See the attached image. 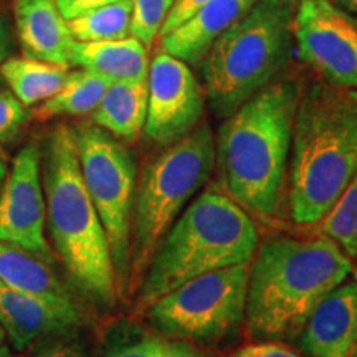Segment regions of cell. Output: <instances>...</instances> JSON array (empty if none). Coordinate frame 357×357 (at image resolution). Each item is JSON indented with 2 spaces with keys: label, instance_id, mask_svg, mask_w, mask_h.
Instances as JSON below:
<instances>
[{
  "label": "cell",
  "instance_id": "1f68e13d",
  "mask_svg": "<svg viewBox=\"0 0 357 357\" xmlns=\"http://www.w3.org/2000/svg\"><path fill=\"white\" fill-rule=\"evenodd\" d=\"M160 357H204L197 351L192 349L189 344L182 341H166L162 342V352Z\"/></svg>",
  "mask_w": 357,
  "mask_h": 357
},
{
  "label": "cell",
  "instance_id": "f546056e",
  "mask_svg": "<svg viewBox=\"0 0 357 357\" xmlns=\"http://www.w3.org/2000/svg\"><path fill=\"white\" fill-rule=\"evenodd\" d=\"M52 2L55 3L58 12L63 15L65 20H71L89 10H95L98 7L118 2V0H52Z\"/></svg>",
  "mask_w": 357,
  "mask_h": 357
},
{
  "label": "cell",
  "instance_id": "d6a6232c",
  "mask_svg": "<svg viewBox=\"0 0 357 357\" xmlns=\"http://www.w3.org/2000/svg\"><path fill=\"white\" fill-rule=\"evenodd\" d=\"M8 169H10L8 167V158H7V154L3 153L2 147H0V189H2L3 182H6Z\"/></svg>",
  "mask_w": 357,
  "mask_h": 357
},
{
  "label": "cell",
  "instance_id": "d4e9b609",
  "mask_svg": "<svg viewBox=\"0 0 357 357\" xmlns=\"http://www.w3.org/2000/svg\"><path fill=\"white\" fill-rule=\"evenodd\" d=\"M174 2L176 0H131V37L149 47L159 37Z\"/></svg>",
  "mask_w": 357,
  "mask_h": 357
},
{
  "label": "cell",
  "instance_id": "8fae6325",
  "mask_svg": "<svg viewBox=\"0 0 357 357\" xmlns=\"http://www.w3.org/2000/svg\"><path fill=\"white\" fill-rule=\"evenodd\" d=\"M204 108L205 93L190 66L160 48L147 73V139L166 147L181 141L199 126Z\"/></svg>",
  "mask_w": 357,
  "mask_h": 357
},
{
  "label": "cell",
  "instance_id": "7a4b0ae2",
  "mask_svg": "<svg viewBox=\"0 0 357 357\" xmlns=\"http://www.w3.org/2000/svg\"><path fill=\"white\" fill-rule=\"evenodd\" d=\"M247 291L253 336L280 341L298 336L316 305L352 273L351 258L329 236H273L258 245Z\"/></svg>",
  "mask_w": 357,
  "mask_h": 357
},
{
  "label": "cell",
  "instance_id": "2e32d148",
  "mask_svg": "<svg viewBox=\"0 0 357 357\" xmlns=\"http://www.w3.org/2000/svg\"><path fill=\"white\" fill-rule=\"evenodd\" d=\"M17 37L25 56L71 66L75 38L52 0H13Z\"/></svg>",
  "mask_w": 357,
  "mask_h": 357
},
{
  "label": "cell",
  "instance_id": "8992f818",
  "mask_svg": "<svg viewBox=\"0 0 357 357\" xmlns=\"http://www.w3.org/2000/svg\"><path fill=\"white\" fill-rule=\"evenodd\" d=\"M294 7L296 0H257L204 56V93L218 118L238 109L288 63Z\"/></svg>",
  "mask_w": 357,
  "mask_h": 357
},
{
  "label": "cell",
  "instance_id": "484cf974",
  "mask_svg": "<svg viewBox=\"0 0 357 357\" xmlns=\"http://www.w3.org/2000/svg\"><path fill=\"white\" fill-rule=\"evenodd\" d=\"M26 119L29 113L25 106L13 96L12 91L2 89L0 91V144L15 139Z\"/></svg>",
  "mask_w": 357,
  "mask_h": 357
},
{
  "label": "cell",
  "instance_id": "30bf717a",
  "mask_svg": "<svg viewBox=\"0 0 357 357\" xmlns=\"http://www.w3.org/2000/svg\"><path fill=\"white\" fill-rule=\"evenodd\" d=\"M293 38L298 58L324 83L357 91V15L331 0H298Z\"/></svg>",
  "mask_w": 357,
  "mask_h": 357
},
{
  "label": "cell",
  "instance_id": "5bb4252c",
  "mask_svg": "<svg viewBox=\"0 0 357 357\" xmlns=\"http://www.w3.org/2000/svg\"><path fill=\"white\" fill-rule=\"evenodd\" d=\"M357 323V283H341L316 305L306 319L301 347L310 357H351Z\"/></svg>",
  "mask_w": 357,
  "mask_h": 357
},
{
  "label": "cell",
  "instance_id": "9a60e30c",
  "mask_svg": "<svg viewBox=\"0 0 357 357\" xmlns=\"http://www.w3.org/2000/svg\"><path fill=\"white\" fill-rule=\"evenodd\" d=\"M257 0H208L189 20L160 37V47L187 65L202 63L211 47Z\"/></svg>",
  "mask_w": 357,
  "mask_h": 357
},
{
  "label": "cell",
  "instance_id": "d590c367",
  "mask_svg": "<svg viewBox=\"0 0 357 357\" xmlns=\"http://www.w3.org/2000/svg\"><path fill=\"white\" fill-rule=\"evenodd\" d=\"M352 273H354V280H356V283H357V265H356L354 270H352ZM351 357H357V323H356V337H354V347H352V354H351Z\"/></svg>",
  "mask_w": 357,
  "mask_h": 357
},
{
  "label": "cell",
  "instance_id": "6da1fadb",
  "mask_svg": "<svg viewBox=\"0 0 357 357\" xmlns=\"http://www.w3.org/2000/svg\"><path fill=\"white\" fill-rule=\"evenodd\" d=\"M301 93L300 79H273L218 128L215 162L225 194L265 220L280 215Z\"/></svg>",
  "mask_w": 357,
  "mask_h": 357
},
{
  "label": "cell",
  "instance_id": "4fadbf2b",
  "mask_svg": "<svg viewBox=\"0 0 357 357\" xmlns=\"http://www.w3.org/2000/svg\"><path fill=\"white\" fill-rule=\"evenodd\" d=\"M83 324V314L7 287L0 281V326L13 349L25 351L43 339L71 334Z\"/></svg>",
  "mask_w": 357,
  "mask_h": 357
},
{
  "label": "cell",
  "instance_id": "ac0fdd59",
  "mask_svg": "<svg viewBox=\"0 0 357 357\" xmlns=\"http://www.w3.org/2000/svg\"><path fill=\"white\" fill-rule=\"evenodd\" d=\"M71 66L93 71L109 82H146L149 73L147 47L134 37L101 42H77Z\"/></svg>",
  "mask_w": 357,
  "mask_h": 357
},
{
  "label": "cell",
  "instance_id": "d6986e66",
  "mask_svg": "<svg viewBox=\"0 0 357 357\" xmlns=\"http://www.w3.org/2000/svg\"><path fill=\"white\" fill-rule=\"evenodd\" d=\"M147 114L146 82H111L100 105L91 113L93 124L123 141H134L142 132Z\"/></svg>",
  "mask_w": 357,
  "mask_h": 357
},
{
  "label": "cell",
  "instance_id": "e575fe53",
  "mask_svg": "<svg viewBox=\"0 0 357 357\" xmlns=\"http://www.w3.org/2000/svg\"><path fill=\"white\" fill-rule=\"evenodd\" d=\"M0 357H13L10 346L6 344V342H2V344H0Z\"/></svg>",
  "mask_w": 357,
  "mask_h": 357
},
{
  "label": "cell",
  "instance_id": "9c48e42d",
  "mask_svg": "<svg viewBox=\"0 0 357 357\" xmlns=\"http://www.w3.org/2000/svg\"><path fill=\"white\" fill-rule=\"evenodd\" d=\"M250 263L185 281L147 307V318L172 337L195 342L225 339L245 319Z\"/></svg>",
  "mask_w": 357,
  "mask_h": 357
},
{
  "label": "cell",
  "instance_id": "52a82bcc",
  "mask_svg": "<svg viewBox=\"0 0 357 357\" xmlns=\"http://www.w3.org/2000/svg\"><path fill=\"white\" fill-rule=\"evenodd\" d=\"M213 166L215 137L208 124H199L144 169L132 205L129 283L142 278L162 236L208 181Z\"/></svg>",
  "mask_w": 357,
  "mask_h": 357
},
{
  "label": "cell",
  "instance_id": "8d00e7d4",
  "mask_svg": "<svg viewBox=\"0 0 357 357\" xmlns=\"http://www.w3.org/2000/svg\"><path fill=\"white\" fill-rule=\"evenodd\" d=\"M6 341V333H3V329H2V326H0V344H2V342Z\"/></svg>",
  "mask_w": 357,
  "mask_h": 357
},
{
  "label": "cell",
  "instance_id": "277c9868",
  "mask_svg": "<svg viewBox=\"0 0 357 357\" xmlns=\"http://www.w3.org/2000/svg\"><path fill=\"white\" fill-rule=\"evenodd\" d=\"M40 154L53 248L75 288L95 305L109 310L119 294L118 283L108 238L83 182L73 129L58 124Z\"/></svg>",
  "mask_w": 357,
  "mask_h": 357
},
{
  "label": "cell",
  "instance_id": "f1b7e54d",
  "mask_svg": "<svg viewBox=\"0 0 357 357\" xmlns=\"http://www.w3.org/2000/svg\"><path fill=\"white\" fill-rule=\"evenodd\" d=\"M207 2L208 0H176L171 13H169L166 22H164L162 29H160L159 38L162 37V35L171 32V30L176 29V26L184 24L185 20H189L190 17Z\"/></svg>",
  "mask_w": 357,
  "mask_h": 357
},
{
  "label": "cell",
  "instance_id": "7c38bea8",
  "mask_svg": "<svg viewBox=\"0 0 357 357\" xmlns=\"http://www.w3.org/2000/svg\"><path fill=\"white\" fill-rule=\"evenodd\" d=\"M47 202L42 181V154L30 142L13 158L0 189V242L24 248L53 263L55 255L45 236Z\"/></svg>",
  "mask_w": 357,
  "mask_h": 357
},
{
  "label": "cell",
  "instance_id": "603a6c76",
  "mask_svg": "<svg viewBox=\"0 0 357 357\" xmlns=\"http://www.w3.org/2000/svg\"><path fill=\"white\" fill-rule=\"evenodd\" d=\"M321 222L324 235L334 240L347 257L357 255V171Z\"/></svg>",
  "mask_w": 357,
  "mask_h": 357
},
{
  "label": "cell",
  "instance_id": "5b68a950",
  "mask_svg": "<svg viewBox=\"0 0 357 357\" xmlns=\"http://www.w3.org/2000/svg\"><path fill=\"white\" fill-rule=\"evenodd\" d=\"M258 230L252 217L225 192L208 189L184 208L162 236L137 289V310L185 281L252 261Z\"/></svg>",
  "mask_w": 357,
  "mask_h": 357
},
{
  "label": "cell",
  "instance_id": "ba28073f",
  "mask_svg": "<svg viewBox=\"0 0 357 357\" xmlns=\"http://www.w3.org/2000/svg\"><path fill=\"white\" fill-rule=\"evenodd\" d=\"M75 131L83 182L108 238L118 291L131 273V218L136 195V158L121 139L96 124Z\"/></svg>",
  "mask_w": 357,
  "mask_h": 357
},
{
  "label": "cell",
  "instance_id": "836d02e7",
  "mask_svg": "<svg viewBox=\"0 0 357 357\" xmlns=\"http://www.w3.org/2000/svg\"><path fill=\"white\" fill-rule=\"evenodd\" d=\"M331 2H334L339 7H342L344 10L357 15V0H331Z\"/></svg>",
  "mask_w": 357,
  "mask_h": 357
},
{
  "label": "cell",
  "instance_id": "3957f363",
  "mask_svg": "<svg viewBox=\"0 0 357 357\" xmlns=\"http://www.w3.org/2000/svg\"><path fill=\"white\" fill-rule=\"evenodd\" d=\"M357 171V91L318 82L303 89L293 126L289 211L296 223L324 218Z\"/></svg>",
  "mask_w": 357,
  "mask_h": 357
},
{
  "label": "cell",
  "instance_id": "e0dca14e",
  "mask_svg": "<svg viewBox=\"0 0 357 357\" xmlns=\"http://www.w3.org/2000/svg\"><path fill=\"white\" fill-rule=\"evenodd\" d=\"M53 263L24 248L0 242V281L7 287L32 294L60 310L82 314V307Z\"/></svg>",
  "mask_w": 357,
  "mask_h": 357
},
{
  "label": "cell",
  "instance_id": "44dd1931",
  "mask_svg": "<svg viewBox=\"0 0 357 357\" xmlns=\"http://www.w3.org/2000/svg\"><path fill=\"white\" fill-rule=\"evenodd\" d=\"M109 79L88 70L68 71L63 86L48 100L40 102L32 116L40 121L58 116H79L93 113L109 86Z\"/></svg>",
  "mask_w": 357,
  "mask_h": 357
},
{
  "label": "cell",
  "instance_id": "cb8c5ba5",
  "mask_svg": "<svg viewBox=\"0 0 357 357\" xmlns=\"http://www.w3.org/2000/svg\"><path fill=\"white\" fill-rule=\"evenodd\" d=\"M164 339L134 323H119L106 334L105 357H160Z\"/></svg>",
  "mask_w": 357,
  "mask_h": 357
},
{
  "label": "cell",
  "instance_id": "4dcf8cb0",
  "mask_svg": "<svg viewBox=\"0 0 357 357\" xmlns=\"http://www.w3.org/2000/svg\"><path fill=\"white\" fill-rule=\"evenodd\" d=\"M13 47L12 25L3 13H0V66L10 56ZM0 83H2V75H0Z\"/></svg>",
  "mask_w": 357,
  "mask_h": 357
},
{
  "label": "cell",
  "instance_id": "4316f807",
  "mask_svg": "<svg viewBox=\"0 0 357 357\" xmlns=\"http://www.w3.org/2000/svg\"><path fill=\"white\" fill-rule=\"evenodd\" d=\"M33 357H89L83 344L70 337V334L53 336L37 342Z\"/></svg>",
  "mask_w": 357,
  "mask_h": 357
},
{
  "label": "cell",
  "instance_id": "ffe728a7",
  "mask_svg": "<svg viewBox=\"0 0 357 357\" xmlns=\"http://www.w3.org/2000/svg\"><path fill=\"white\" fill-rule=\"evenodd\" d=\"M2 82H6L25 108L43 102L63 86L68 68L30 56H8L0 66Z\"/></svg>",
  "mask_w": 357,
  "mask_h": 357
},
{
  "label": "cell",
  "instance_id": "83f0119b",
  "mask_svg": "<svg viewBox=\"0 0 357 357\" xmlns=\"http://www.w3.org/2000/svg\"><path fill=\"white\" fill-rule=\"evenodd\" d=\"M231 357H301L296 351L281 344L280 341H265L257 344L245 346L238 349Z\"/></svg>",
  "mask_w": 357,
  "mask_h": 357
},
{
  "label": "cell",
  "instance_id": "7402d4cb",
  "mask_svg": "<svg viewBox=\"0 0 357 357\" xmlns=\"http://www.w3.org/2000/svg\"><path fill=\"white\" fill-rule=\"evenodd\" d=\"M66 22L77 42H101L131 37V0H118Z\"/></svg>",
  "mask_w": 357,
  "mask_h": 357
}]
</instances>
